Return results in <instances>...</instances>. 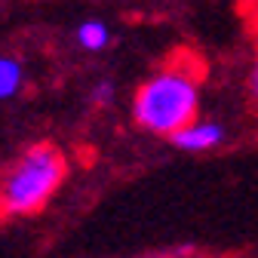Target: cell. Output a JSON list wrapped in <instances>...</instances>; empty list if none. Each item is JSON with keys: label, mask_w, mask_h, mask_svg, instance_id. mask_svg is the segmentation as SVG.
Instances as JSON below:
<instances>
[{"label": "cell", "mask_w": 258, "mask_h": 258, "mask_svg": "<svg viewBox=\"0 0 258 258\" xmlns=\"http://www.w3.org/2000/svg\"><path fill=\"white\" fill-rule=\"evenodd\" d=\"M206 80V61L194 49H172L136 92L133 117L154 136H175L181 126L197 120L200 86Z\"/></svg>", "instance_id": "cell-1"}, {"label": "cell", "mask_w": 258, "mask_h": 258, "mask_svg": "<svg viewBox=\"0 0 258 258\" xmlns=\"http://www.w3.org/2000/svg\"><path fill=\"white\" fill-rule=\"evenodd\" d=\"M68 175V160L55 145H34L0 169V212L31 215L40 212Z\"/></svg>", "instance_id": "cell-2"}, {"label": "cell", "mask_w": 258, "mask_h": 258, "mask_svg": "<svg viewBox=\"0 0 258 258\" xmlns=\"http://www.w3.org/2000/svg\"><path fill=\"white\" fill-rule=\"evenodd\" d=\"M169 139L181 151H212L224 142V126L212 123V120H190L187 126H181Z\"/></svg>", "instance_id": "cell-3"}, {"label": "cell", "mask_w": 258, "mask_h": 258, "mask_svg": "<svg viewBox=\"0 0 258 258\" xmlns=\"http://www.w3.org/2000/svg\"><path fill=\"white\" fill-rule=\"evenodd\" d=\"M237 13L246 25V34L252 43V71H249V99L258 111V0H240Z\"/></svg>", "instance_id": "cell-4"}, {"label": "cell", "mask_w": 258, "mask_h": 258, "mask_svg": "<svg viewBox=\"0 0 258 258\" xmlns=\"http://www.w3.org/2000/svg\"><path fill=\"white\" fill-rule=\"evenodd\" d=\"M77 43L86 49V52H102L108 49L111 43V28L99 19H86L80 28H77Z\"/></svg>", "instance_id": "cell-5"}, {"label": "cell", "mask_w": 258, "mask_h": 258, "mask_svg": "<svg viewBox=\"0 0 258 258\" xmlns=\"http://www.w3.org/2000/svg\"><path fill=\"white\" fill-rule=\"evenodd\" d=\"M25 71H22V61L10 58V55H0V102L13 99V95L22 89Z\"/></svg>", "instance_id": "cell-6"}, {"label": "cell", "mask_w": 258, "mask_h": 258, "mask_svg": "<svg viewBox=\"0 0 258 258\" xmlns=\"http://www.w3.org/2000/svg\"><path fill=\"white\" fill-rule=\"evenodd\" d=\"M111 92H114V86H111V83H99V86H95V102L111 99Z\"/></svg>", "instance_id": "cell-7"}]
</instances>
